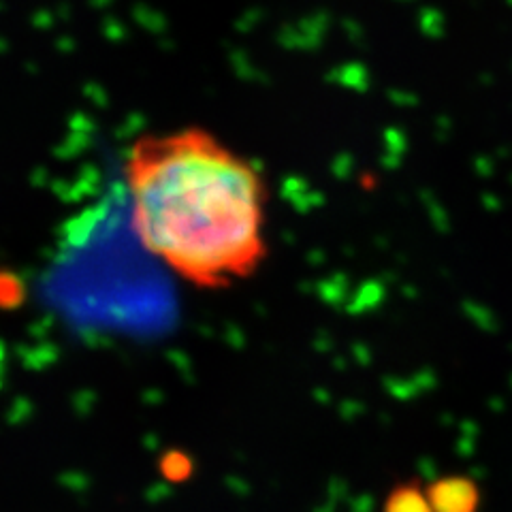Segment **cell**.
<instances>
[{"label":"cell","instance_id":"6da1fadb","mask_svg":"<svg viewBox=\"0 0 512 512\" xmlns=\"http://www.w3.org/2000/svg\"><path fill=\"white\" fill-rule=\"evenodd\" d=\"M139 242L199 288L252 278L267 259V184L199 126L139 137L124 158Z\"/></svg>","mask_w":512,"mask_h":512},{"label":"cell","instance_id":"3957f363","mask_svg":"<svg viewBox=\"0 0 512 512\" xmlns=\"http://www.w3.org/2000/svg\"><path fill=\"white\" fill-rule=\"evenodd\" d=\"M387 512H434L427 498V489H419L416 485L397 487L387 502Z\"/></svg>","mask_w":512,"mask_h":512},{"label":"cell","instance_id":"277c9868","mask_svg":"<svg viewBox=\"0 0 512 512\" xmlns=\"http://www.w3.org/2000/svg\"><path fill=\"white\" fill-rule=\"evenodd\" d=\"M24 288L13 274L0 271V308H15L22 301Z\"/></svg>","mask_w":512,"mask_h":512},{"label":"cell","instance_id":"7a4b0ae2","mask_svg":"<svg viewBox=\"0 0 512 512\" xmlns=\"http://www.w3.org/2000/svg\"><path fill=\"white\" fill-rule=\"evenodd\" d=\"M434 512H476L478 489L470 478L446 476L427 487Z\"/></svg>","mask_w":512,"mask_h":512}]
</instances>
